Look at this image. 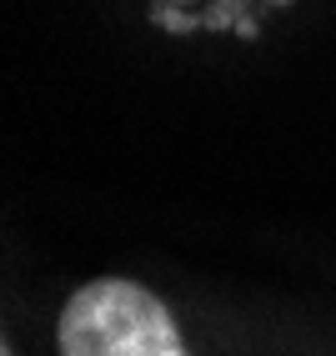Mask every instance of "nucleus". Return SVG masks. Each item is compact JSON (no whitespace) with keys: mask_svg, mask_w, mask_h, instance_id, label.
Wrapping results in <instances>:
<instances>
[{"mask_svg":"<svg viewBox=\"0 0 336 356\" xmlns=\"http://www.w3.org/2000/svg\"><path fill=\"white\" fill-rule=\"evenodd\" d=\"M56 341L61 356H191L166 301L126 276H101L70 291Z\"/></svg>","mask_w":336,"mask_h":356,"instance_id":"nucleus-1","label":"nucleus"},{"mask_svg":"<svg viewBox=\"0 0 336 356\" xmlns=\"http://www.w3.org/2000/svg\"><path fill=\"white\" fill-rule=\"evenodd\" d=\"M0 356H15V351H10V346H0Z\"/></svg>","mask_w":336,"mask_h":356,"instance_id":"nucleus-2","label":"nucleus"}]
</instances>
